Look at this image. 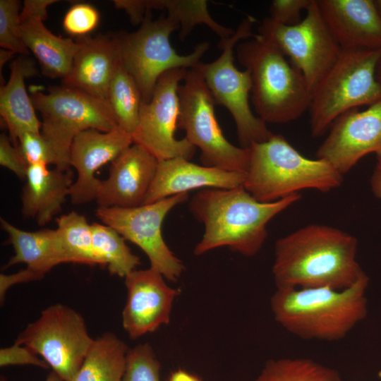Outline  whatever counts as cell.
Listing matches in <instances>:
<instances>
[{
    "label": "cell",
    "instance_id": "cell-44",
    "mask_svg": "<svg viewBox=\"0 0 381 381\" xmlns=\"http://www.w3.org/2000/svg\"><path fill=\"white\" fill-rule=\"evenodd\" d=\"M1 381H6L4 377H1ZM45 381H64L61 377L55 372L52 371L49 374Z\"/></svg>",
    "mask_w": 381,
    "mask_h": 381
},
{
    "label": "cell",
    "instance_id": "cell-5",
    "mask_svg": "<svg viewBox=\"0 0 381 381\" xmlns=\"http://www.w3.org/2000/svg\"><path fill=\"white\" fill-rule=\"evenodd\" d=\"M243 187L257 200L274 202L306 189L328 192L343 175L323 159H308L280 134L253 143Z\"/></svg>",
    "mask_w": 381,
    "mask_h": 381
},
{
    "label": "cell",
    "instance_id": "cell-24",
    "mask_svg": "<svg viewBox=\"0 0 381 381\" xmlns=\"http://www.w3.org/2000/svg\"><path fill=\"white\" fill-rule=\"evenodd\" d=\"M20 35L24 44L38 60L42 74L64 80L69 74L78 44L71 38L56 36L39 16L20 13Z\"/></svg>",
    "mask_w": 381,
    "mask_h": 381
},
{
    "label": "cell",
    "instance_id": "cell-32",
    "mask_svg": "<svg viewBox=\"0 0 381 381\" xmlns=\"http://www.w3.org/2000/svg\"><path fill=\"white\" fill-rule=\"evenodd\" d=\"M160 363L149 344L129 349L122 381H160Z\"/></svg>",
    "mask_w": 381,
    "mask_h": 381
},
{
    "label": "cell",
    "instance_id": "cell-33",
    "mask_svg": "<svg viewBox=\"0 0 381 381\" xmlns=\"http://www.w3.org/2000/svg\"><path fill=\"white\" fill-rule=\"evenodd\" d=\"M20 4L16 0H0V46L23 56L28 54L20 35Z\"/></svg>",
    "mask_w": 381,
    "mask_h": 381
},
{
    "label": "cell",
    "instance_id": "cell-36",
    "mask_svg": "<svg viewBox=\"0 0 381 381\" xmlns=\"http://www.w3.org/2000/svg\"><path fill=\"white\" fill-rule=\"evenodd\" d=\"M313 0H274L270 6V18L279 24L292 25L299 23L301 12L306 11Z\"/></svg>",
    "mask_w": 381,
    "mask_h": 381
},
{
    "label": "cell",
    "instance_id": "cell-19",
    "mask_svg": "<svg viewBox=\"0 0 381 381\" xmlns=\"http://www.w3.org/2000/svg\"><path fill=\"white\" fill-rule=\"evenodd\" d=\"M341 49L381 50V16L373 0H317Z\"/></svg>",
    "mask_w": 381,
    "mask_h": 381
},
{
    "label": "cell",
    "instance_id": "cell-38",
    "mask_svg": "<svg viewBox=\"0 0 381 381\" xmlns=\"http://www.w3.org/2000/svg\"><path fill=\"white\" fill-rule=\"evenodd\" d=\"M11 138L6 133L0 135V164L15 174L20 179L25 180L28 165L20 151L11 143Z\"/></svg>",
    "mask_w": 381,
    "mask_h": 381
},
{
    "label": "cell",
    "instance_id": "cell-12",
    "mask_svg": "<svg viewBox=\"0 0 381 381\" xmlns=\"http://www.w3.org/2000/svg\"><path fill=\"white\" fill-rule=\"evenodd\" d=\"M259 34L270 38L289 59L311 93L341 52L321 16L317 0L312 1L299 23L285 25L268 17L259 27Z\"/></svg>",
    "mask_w": 381,
    "mask_h": 381
},
{
    "label": "cell",
    "instance_id": "cell-46",
    "mask_svg": "<svg viewBox=\"0 0 381 381\" xmlns=\"http://www.w3.org/2000/svg\"><path fill=\"white\" fill-rule=\"evenodd\" d=\"M375 5L377 8L381 16V0H375Z\"/></svg>",
    "mask_w": 381,
    "mask_h": 381
},
{
    "label": "cell",
    "instance_id": "cell-45",
    "mask_svg": "<svg viewBox=\"0 0 381 381\" xmlns=\"http://www.w3.org/2000/svg\"><path fill=\"white\" fill-rule=\"evenodd\" d=\"M376 73H377V78L378 80L381 83V56L378 61Z\"/></svg>",
    "mask_w": 381,
    "mask_h": 381
},
{
    "label": "cell",
    "instance_id": "cell-11",
    "mask_svg": "<svg viewBox=\"0 0 381 381\" xmlns=\"http://www.w3.org/2000/svg\"><path fill=\"white\" fill-rule=\"evenodd\" d=\"M94 339L79 313L56 303L43 310L15 342L41 356L64 381H73Z\"/></svg>",
    "mask_w": 381,
    "mask_h": 381
},
{
    "label": "cell",
    "instance_id": "cell-2",
    "mask_svg": "<svg viewBox=\"0 0 381 381\" xmlns=\"http://www.w3.org/2000/svg\"><path fill=\"white\" fill-rule=\"evenodd\" d=\"M300 198L301 195L296 193L274 202H262L243 185L201 189L189 202L190 211L205 228L194 254L202 255L227 247L246 257L255 255L267 237L268 222Z\"/></svg>",
    "mask_w": 381,
    "mask_h": 381
},
{
    "label": "cell",
    "instance_id": "cell-1",
    "mask_svg": "<svg viewBox=\"0 0 381 381\" xmlns=\"http://www.w3.org/2000/svg\"><path fill=\"white\" fill-rule=\"evenodd\" d=\"M357 249L356 237L339 229L318 224L300 228L275 243L276 289L349 288L364 272Z\"/></svg>",
    "mask_w": 381,
    "mask_h": 381
},
{
    "label": "cell",
    "instance_id": "cell-34",
    "mask_svg": "<svg viewBox=\"0 0 381 381\" xmlns=\"http://www.w3.org/2000/svg\"><path fill=\"white\" fill-rule=\"evenodd\" d=\"M16 147L28 167L37 164L56 166V156L41 133H23L18 138Z\"/></svg>",
    "mask_w": 381,
    "mask_h": 381
},
{
    "label": "cell",
    "instance_id": "cell-37",
    "mask_svg": "<svg viewBox=\"0 0 381 381\" xmlns=\"http://www.w3.org/2000/svg\"><path fill=\"white\" fill-rule=\"evenodd\" d=\"M34 365L42 368H49L48 364L28 347L16 342L13 345L0 349V365Z\"/></svg>",
    "mask_w": 381,
    "mask_h": 381
},
{
    "label": "cell",
    "instance_id": "cell-4",
    "mask_svg": "<svg viewBox=\"0 0 381 381\" xmlns=\"http://www.w3.org/2000/svg\"><path fill=\"white\" fill-rule=\"evenodd\" d=\"M236 52L238 61L250 74L251 102L260 119L286 123L308 110L310 89L270 38L258 33L238 43Z\"/></svg>",
    "mask_w": 381,
    "mask_h": 381
},
{
    "label": "cell",
    "instance_id": "cell-41",
    "mask_svg": "<svg viewBox=\"0 0 381 381\" xmlns=\"http://www.w3.org/2000/svg\"><path fill=\"white\" fill-rule=\"evenodd\" d=\"M370 186L374 195L381 200V154L377 155V162L371 176Z\"/></svg>",
    "mask_w": 381,
    "mask_h": 381
},
{
    "label": "cell",
    "instance_id": "cell-27",
    "mask_svg": "<svg viewBox=\"0 0 381 381\" xmlns=\"http://www.w3.org/2000/svg\"><path fill=\"white\" fill-rule=\"evenodd\" d=\"M128 348L112 332L95 339L73 381H122Z\"/></svg>",
    "mask_w": 381,
    "mask_h": 381
},
{
    "label": "cell",
    "instance_id": "cell-13",
    "mask_svg": "<svg viewBox=\"0 0 381 381\" xmlns=\"http://www.w3.org/2000/svg\"><path fill=\"white\" fill-rule=\"evenodd\" d=\"M188 199V193H183L134 207H98L96 215L103 224L141 248L151 267L158 270L165 279L175 282L185 267L166 244L162 226L168 213Z\"/></svg>",
    "mask_w": 381,
    "mask_h": 381
},
{
    "label": "cell",
    "instance_id": "cell-14",
    "mask_svg": "<svg viewBox=\"0 0 381 381\" xmlns=\"http://www.w3.org/2000/svg\"><path fill=\"white\" fill-rule=\"evenodd\" d=\"M188 70L175 68L158 79L148 102H142L133 143L152 154L159 161L176 157L190 160L196 147L186 138L178 140L175 131L179 116V87Z\"/></svg>",
    "mask_w": 381,
    "mask_h": 381
},
{
    "label": "cell",
    "instance_id": "cell-25",
    "mask_svg": "<svg viewBox=\"0 0 381 381\" xmlns=\"http://www.w3.org/2000/svg\"><path fill=\"white\" fill-rule=\"evenodd\" d=\"M1 227L8 236L14 255L6 267L25 263L27 267L44 276L54 267L66 263L56 229L27 231L1 218Z\"/></svg>",
    "mask_w": 381,
    "mask_h": 381
},
{
    "label": "cell",
    "instance_id": "cell-18",
    "mask_svg": "<svg viewBox=\"0 0 381 381\" xmlns=\"http://www.w3.org/2000/svg\"><path fill=\"white\" fill-rule=\"evenodd\" d=\"M159 160L133 143L111 162L109 176L100 180L96 201L102 207H134L143 204Z\"/></svg>",
    "mask_w": 381,
    "mask_h": 381
},
{
    "label": "cell",
    "instance_id": "cell-26",
    "mask_svg": "<svg viewBox=\"0 0 381 381\" xmlns=\"http://www.w3.org/2000/svg\"><path fill=\"white\" fill-rule=\"evenodd\" d=\"M152 9L166 11L167 16L179 23L181 40L200 24L208 26L220 39L230 37L235 32L212 18L205 0H131L129 3L130 14L137 21H142Z\"/></svg>",
    "mask_w": 381,
    "mask_h": 381
},
{
    "label": "cell",
    "instance_id": "cell-7",
    "mask_svg": "<svg viewBox=\"0 0 381 381\" xmlns=\"http://www.w3.org/2000/svg\"><path fill=\"white\" fill-rule=\"evenodd\" d=\"M30 98L42 115L40 133L52 146L59 170L70 169V149L79 133L87 129L105 132L118 126L107 100L64 84L49 87L47 93L36 90Z\"/></svg>",
    "mask_w": 381,
    "mask_h": 381
},
{
    "label": "cell",
    "instance_id": "cell-6",
    "mask_svg": "<svg viewBox=\"0 0 381 381\" xmlns=\"http://www.w3.org/2000/svg\"><path fill=\"white\" fill-rule=\"evenodd\" d=\"M381 50L341 49L313 90L308 110L313 137L323 135L345 112L381 99L377 66Z\"/></svg>",
    "mask_w": 381,
    "mask_h": 381
},
{
    "label": "cell",
    "instance_id": "cell-35",
    "mask_svg": "<svg viewBox=\"0 0 381 381\" xmlns=\"http://www.w3.org/2000/svg\"><path fill=\"white\" fill-rule=\"evenodd\" d=\"M99 22V13L93 6L86 3L73 5L63 20L65 31L78 37L86 36L94 30Z\"/></svg>",
    "mask_w": 381,
    "mask_h": 381
},
{
    "label": "cell",
    "instance_id": "cell-15",
    "mask_svg": "<svg viewBox=\"0 0 381 381\" xmlns=\"http://www.w3.org/2000/svg\"><path fill=\"white\" fill-rule=\"evenodd\" d=\"M372 152L381 154V99L364 110L353 109L338 117L316 157L344 175Z\"/></svg>",
    "mask_w": 381,
    "mask_h": 381
},
{
    "label": "cell",
    "instance_id": "cell-29",
    "mask_svg": "<svg viewBox=\"0 0 381 381\" xmlns=\"http://www.w3.org/2000/svg\"><path fill=\"white\" fill-rule=\"evenodd\" d=\"M107 101L118 126L132 135L138 124L143 99L136 82L120 57L109 87Z\"/></svg>",
    "mask_w": 381,
    "mask_h": 381
},
{
    "label": "cell",
    "instance_id": "cell-3",
    "mask_svg": "<svg viewBox=\"0 0 381 381\" xmlns=\"http://www.w3.org/2000/svg\"><path fill=\"white\" fill-rule=\"evenodd\" d=\"M369 277L363 272L350 287L276 289L270 298L274 320L303 339H344L368 314Z\"/></svg>",
    "mask_w": 381,
    "mask_h": 381
},
{
    "label": "cell",
    "instance_id": "cell-43",
    "mask_svg": "<svg viewBox=\"0 0 381 381\" xmlns=\"http://www.w3.org/2000/svg\"><path fill=\"white\" fill-rule=\"evenodd\" d=\"M15 54L16 53L10 50L2 48L0 49V76L1 75L2 67L8 61L13 57Z\"/></svg>",
    "mask_w": 381,
    "mask_h": 381
},
{
    "label": "cell",
    "instance_id": "cell-42",
    "mask_svg": "<svg viewBox=\"0 0 381 381\" xmlns=\"http://www.w3.org/2000/svg\"><path fill=\"white\" fill-rule=\"evenodd\" d=\"M167 381H202L196 375L183 369H178L172 372Z\"/></svg>",
    "mask_w": 381,
    "mask_h": 381
},
{
    "label": "cell",
    "instance_id": "cell-31",
    "mask_svg": "<svg viewBox=\"0 0 381 381\" xmlns=\"http://www.w3.org/2000/svg\"><path fill=\"white\" fill-rule=\"evenodd\" d=\"M253 381H342L339 372L306 358H282L266 361Z\"/></svg>",
    "mask_w": 381,
    "mask_h": 381
},
{
    "label": "cell",
    "instance_id": "cell-39",
    "mask_svg": "<svg viewBox=\"0 0 381 381\" xmlns=\"http://www.w3.org/2000/svg\"><path fill=\"white\" fill-rule=\"evenodd\" d=\"M44 277L42 274L26 267L18 272L6 274H0V300L1 304L4 303L5 295L8 289L12 286L32 281L42 279Z\"/></svg>",
    "mask_w": 381,
    "mask_h": 381
},
{
    "label": "cell",
    "instance_id": "cell-10",
    "mask_svg": "<svg viewBox=\"0 0 381 381\" xmlns=\"http://www.w3.org/2000/svg\"><path fill=\"white\" fill-rule=\"evenodd\" d=\"M255 22L250 16L243 18L231 36L220 39L221 55L212 62L198 65L216 104L225 107L231 114L243 148L265 141L273 134L250 107L252 81L249 71L238 70L234 63V48L241 41L255 36L252 30Z\"/></svg>",
    "mask_w": 381,
    "mask_h": 381
},
{
    "label": "cell",
    "instance_id": "cell-16",
    "mask_svg": "<svg viewBox=\"0 0 381 381\" xmlns=\"http://www.w3.org/2000/svg\"><path fill=\"white\" fill-rule=\"evenodd\" d=\"M125 285L127 299L122 325L131 339L169 323L173 303L180 291L169 286L158 270L151 267L136 269L125 277Z\"/></svg>",
    "mask_w": 381,
    "mask_h": 381
},
{
    "label": "cell",
    "instance_id": "cell-23",
    "mask_svg": "<svg viewBox=\"0 0 381 381\" xmlns=\"http://www.w3.org/2000/svg\"><path fill=\"white\" fill-rule=\"evenodd\" d=\"M37 72L33 60L20 56L12 62L9 79L0 88L1 118L15 146L23 133H40L41 121L25 85V78L35 75Z\"/></svg>",
    "mask_w": 381,
    "mask_h": 381
},
{
    "label": "cell",
    "instance_id": "cell-28",
    "mask_svg": "<svg viewBox=\"0 0 381 381\" xmlns=\"http://www.w3.org/2000/svg\"><path fill=\"white\" fill-rule=\"evenodd\" d=\"M56 224L66 263L105 266L93 247L92 224L83 215L72 211L57 218Z\"/></svg>",
    "mask_w": 381,
    "mask_h": 381
},
{
    "label": "cell",
    "instance_id": "cell-40",
    "mask_svg": "<svg viewBox=\"0 0 381 381\" xmlns=\"http://www.w3.org/2000/svg\"><path fill=\"white\" fill-rule=\"evenodd\" d=\"M58 1L57 0H25L20 14L39 16L45 20L47 18V7Z\"/></svg>",
    "mask_w": 381,
    "mask_h": 381
},
{
    "label": "cell",
    "instance_id": "cell-8",
    "mask_svg": "<svg viewBox=\"0 0 381 381\" xmlns=\"http://www.w3.org/2000/svg\"><path fill=\"white\" fill-rule=\"evenodd\" d=\"M180 28L173 18L162 15L152 20L147 13L138 30L120 32L113 36L119 57L133 76L143 102H148L159 77L175 68H192L209 49L210 43H199L193 52L180 55L171 47V34Z\"/></svg>",
    "mask_w": 381,
    "mask_h": 381
},
{
    "label": "cell",
    "instance_id": "cell-20",
    "mask_svg": "<svg viewBox=\"0 0 381 381\" xmlns=\"http://www.w3.org/2000/svg\"><path fill=\"white\" fill-rule=\"evenodd\" d=\"M245 173L193 164L182 157L159 161L143 204L198 188H231L243 184Z\"/></svg>",
    "mask_w": 381,
    "mask_h": 381
},
{
    "label": "cell",
    "instance_id": "cell-17",
    "mask_svg": "<svg viewBox=\"0 0 381 381\" xmlns=\"http://www.w3.org/2000/svg\"><path fill=\"white\" fill-rule=\"evenodd\" d=\"M133 143L132 135L119 126L109 131L87 129L74 138L69 153V165L77 171L69 196L73 204L96 200L100 180L96 171Z\"/></svg>",
    "mask_w": 381,
    "mask_h": 381
},
{
    "label": "cell",
    "instance_id": "cell-30",
    "mask_svg": "<svg viewBox=\"0 0 381 381\" xmlns=\"http://www.w3.org/2000/svg\"><path fill=\"white\" fill-rule=\"evenodd\" d=\"M92 230L95 251L111 275L126 277L140 265V258L132 253L126 239L114 229L94 222Z\"/></svg>",
    "mask_w": 381,
    "mask_h": 381
},
{
    "label": "cell",
    "instance_id": "cell-9",
    "mask_svg": "<svg viewBox=\"0 0 381 381\" xmlns=\"http://www.w3.org/2000/svg\"><path fill=\"white\" fill-rule=\"evenodd\" d=\"M181 84L177 127L186 138L199 148L203 166L246 173L249 164L248 148L236 147L224 137L214 114V98L198 67L188 71Z\"/></svg>",
    "mask_w": 381,
    "mask_h": 381
},
{
    "label": "cell",
    "instance_id": "cell-21",
    "mask_svg": "<svg viewBox=\"0 0 381 381\" xmlns=\"http://www.w3.org/2000/svg\"><path fill=\"white\" fill-rule=\"evenodd\" d=\"M76 42L78 48L71 71L62 84L107 101L109 87L119 59L113 37L86 35L78 37Z\"/></svg>",
    "mask_w": 381,
    "mask_h": 381
},
{
    "label": "cell",
    "instance_id": "cell-22",
    "mask_svg": "<svg viewBox=\"0 0 381 381\" xmlns=\"http://www.w3.org/2000/svg\"><path fill=\"white\" fill-rule=\"evenodd\" d=\"M23 188L22 213L27 218L45 225L62 210L73 183L69 170L48 169L47 165L37 164L28 167Z\"/></svg>",
    "mask_w": 381,
    "mask_h": 381
}]
</instances>
